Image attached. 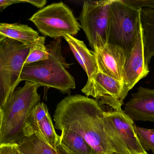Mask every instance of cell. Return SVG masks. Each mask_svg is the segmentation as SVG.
Wrapping results in <instances>:
<instances>
[{
	"mask_svg": "<svg viewBox=\"0 0 154 154\" xmlns=\"http://www.w3.org/2000/svg\"><path fill=\"white\" fill-rule=\"evenodd\" d=\"M53 118L57 129L77 133L95 154L116 151L105 130V112L97 100L80 95L68 96L58 104Z\"/></svg>",
	"mask_w": 154,
	"mask_h": 154,
	"instance_id": "1",
	"label": "cell"
},
{
	"mask_svg": "<svg viewBox=\"0 0 154 154\" xmlns=\"http://www.w3.org/2000/svg\"><path fill=\"white\" fill-rule=\"evenodd\" d=\"M46 46L48 59L23 66L20 81L33 82L39 87L52 88L63 94H70L75 88V81L67 71L70 65L62 55L61 39H55Z\"/></svg>",
	"mask_w": 154,
	"mask_h": 154,
	"instance_id": "2",
	"label": "cell"
},
{
	"mask_svg": "<svg viewBox=\"0 0 154 154\" xmlns=\"http://www.w3.org/2000/svg\"><path fill=\"white\" fill-rule=\"evenodd\" d=\"M37 84L26 81L14 91L2 108L0 144H19L25 137L24 129L34 108L40 101Z\"/></svg>",
	"mask_w": 154,
	"mask_h": 154,
	"instance_id": "3",
	"label": "cell"
},
{
	"mask_svg": "<svg viewBox=\"0 0 154 154\" xmlns=\"http://www.w3.org/2000/svg\"><path fill=\"white\" fill-rule=\"evenodd\" d=\"M141 10L128 5L124 0H113L109 6L107 43L121 49L126 59L142 25Z\"/></svg>",
	"mask_w": 154,
	"mask_h": 154,
	"instance_id": "4",
	"label": "cell"
},
{
	"mask_svg": "<svg viewBox=\"0 0 154 154\" xmlns=\"http://www.w3.org/2000/svg\"><path fill=\"white\" fill-rule=\"evenodd\" d=\"M32 46L0 36V107L2 109L21 82V73Z\"/></svg>",
	"mask_w": 154,
	"mask_h": 154,
	"instance_id": "5",
	"label": "cell"
},
{
	"mask_svg": "<svg viewBox=\"0 0 154 154\" xmlns=\"http://www.w3.org/2000/svg\"><path fill=\"white\" fill-rule=\"evenodd\" d=\"M29 20L35 24L43 36L54 39L66 35L75 36L80 30V24L77 21L72 10L62 2L43 7Z\"/></svg>",
	"mask_w": 154,
	"mask_h": 154,
	"instance_id": "6",
	"label": "cell"
},
{
	"mask_svg": "<svg viewBox=\"0 0 154 154\" xmlns=\"http://www.w3.org/2000/svg\"><path fill=\"white\" fill-rule=\"evenodd\" d=\"M105 130L115 151L121 154H148L142 147L134 121L124 111L105 112Z\"/></svg>",
	"mask_w": 154,
	"mask_h": 154,
	"instance_id": "7",
	"label": "cell"
},
{
	"mask_svg": "<svg viewBox=\"0 0 154 154\" xmlns=\"http://www.w3.org/2000/svg\"><path fill=\"white\" fill-rule=\"evenodd\" d=\"M113 0L84 1L78 20L92 49L107 42L109 6Z\"/></svg>",
	"mask_w": 154,
	"mask_h": 154,
	"instance_id": "8",
	"label": "cell"
},
{
	"mask_svg": "<svg viewBox=\"0 0 154 154\" xmlns=\"http://www.w3.org/2000/svg\"><path fill=\"white\" fill-rule=\"evenodd\" d=\"M82 92L87 97H93L101 105H106L114 111H123L122 106L126 97L123 83L100 71L88 78Z\"/></svg>",
	"mask_w": 154,
	"mask_h": 154,
	"instance_id": "9",
	"label": "cell"
},
{
	"mask_svg": "<svg viewBox=\"0 0 154 154\" xmlns=\"http://www.w3.org/2000/svg\"><path fill=\"white\" fill-rule=\"evenodd\" d=\"M146 64L143 28L141 25L135 44L127 58L124 70V93L126 97L128 92L149 73Z\"/></svg>",
	"mask_w": 154,
	"mask_h": 154,
	"instance_id": "10",
	"label": "cell"
},
{
	"mask_svg": "<svg viewBox=\"0 0 154 154\" xmlns=\"http://www.w3.org/2000/svg\"><path fill=\"white\" fill-rule=\"evenodd\" d=\"M91 51L97 62L98 71L123 83L126 57L124 52L117 46L106 43L95 47Z\"/></svg>",
	"mask_w": 154,
	"mask_h": 154,
	"instance_id": "11",
	"label": "cell"
},
{
	"mask_svg": "<svg viewBox=\"0 0 154 154\" xmlns=\"http://www.w3.org/2000/svg\"><path fill=\"white\" fill-rule=\"evenodd\" d=\"M123 111L134 121L154 122V89L139 87Z\"/></svg>",
	"mask_w": 154,
	"mask_h": 154,
	"instance_id": "12",
	"label": "cell"
},
{
	"mask_svg": "<svg viewBox=\"0 0 154 154\" xmlns=\"http://www.w3.org/2000/svg\"><path fill=\"white\" fill-rule=\"evenodd\" d=\"M64 38L88 78L97 73L98 67L95 57L87 48L84 42L69 35H66Z\"/></svg>",
	"mask_w": 154,
	"mask_h": 154,
	"instance_id": "13",
	"label": "cell"
},
{
	"mask_svg": "<svg viewBox=\"0 0 154 154\" xmlns=\"http://www.w3.org/2000/svg\"><path fill=\"white\" fill-rule=\"evenodd\" d=\"M33 134L38 135L54 149L60 144V136L55 131L50 114L38 121L29 120L24 129V136Z\"/></svg>",
	"mask_w": 154,
	"mask_h": 154,
	"instance_id": "14",
	"label": "cell"
},
{
	"mask_svg": "<svg viewBox=\"0 0 154 154\" xmlns=\"http://www.w3.org/2000/svg\"><path fill=\"white\" fill-rule=\"evenodd\" d=\"M0 36L10 38L27 46L33 45L39 33L29 26L19 23H0Z\"/></svg>",
	"mask_w": 154,
	"mask_h": 154,
	"instance_id": "15",
	"label": "cell"
},
{
	"mask_svg": "<svg viewBox=\"0 0 154 154\" xmlns=\"http://www.w3.org/2000/svg\"><path fill=\"white\" fill-rule=\"evenodd\" d=\"M141 20L144 46L145 61L148 66L154 56V9L145 8L141 9Z\"/></svg>",
	"mask_w": 154,
	"mask_h": 154,
	"instance_id": "16",
	"label": "cell"
},
{
	"mask_svg": "<svg viewBox=\"0 0 154 154\" xmlns=\"http://www.w3.org/2000/svg\"><path fill=\"white\" fill-rule=\"evenodd\" d=\"M60 143L75 154H95L92 147L82 137L70 130H61Z\"/></svg>",
	"mask_w": 154,
	"mask_h": 154,
	"instance_id": "17",
	"label": "cell"
},
{
	"mask_svg": "<svg viewBox=\"0 0 154 154\" xmlns=\"http://www.w3.org/2000/svg\"><path fill=\"white\" fill-rule=\"evenodd\" d=\"M18 148L22 154H58L56 149L35 134L25 137Z\"/></svg>",
	"mask_w": 154,
	"mask_h": 154,
	"instance_id": "18",
	"label": "cell"
},
{
	"mask_svg": "<svg viewBox=\"0 0 154 154\" xmlns=\"http://www.w3.org/2000/svg\"><path fill=\"white\" fill-rule=\"evenodd\" d=\"M45 37L39 36L36 42L31 46L24 66L48 59L49 52L45 45Z\"/></svg>",
	"mask_w": 154,
	"mask_h": 154,
	"instance_id": "19",
	"label": "cell"
},
{
	"mask_svg": "<svg viewBox=\"0 0 154 154\" xmlns=\"http://www.w3.org/2000/svg\"><path fill=\"white\" fill-rule=\"evenodd\" d=\"M134 128L142 147L146 151H151L154 154V129H147L137 126Z\"/></svg>",
	"mask_w": 154,
	"mask_h": 154,
	"instance_id": "20",
	"label": "cell"
},
{
	"mask_svg": "<svg viewBox=\"0 0 154 154\" xmlns=\"http://www.w3.org/2000/svg\"><path fill=\"white\" fill-rule=\"evenodd\" d=\"M126 3L137 9H154V0H124Z\"/></svg>",
	"mask_w": 154,
	"mask_h": 154,
	"instance_id": "21",
	"label": "cell"
},
{
	"mask_svg": "<svg viewBox=\"0 0 154 154\" xmlns=\"http://www.w3.org/2000/svg\"><path fill=\"white\" fill-rule=\"evenodd\" d=\"M0 154H20L17 144H0Z\"/></svg>",
	"mask_w": 154,
	"mask_h": 154,
	"instance_id": "22",
	"label": "cell"
},
{
	"mask_svg": "<svg viewBox=\"0 0 154 154\" xmlns=\"http://www.w3.org/2000/svg\"><path fill=\"white\" fill-rule=\"evenodd\" d=\"M20 3H22V0H0V13L11 5Z\"/></svg>",
	"mask_w": 154,
	"mask_h": 154,
	"instance_id": "23",
	"label": "cell"
},
{
	"mask_svg": "<svg viewBox=\"0 0 154 154\" xmlns=\"http://www.w3.org/2000/svg\"><path fill=\"white\" fill-rule=\"evenodd\" d=\"M22 3H28L36 6L37 8H43L47 3L46 0H22Z\"/></svg>",
	"mask_w": 154,
	"mask_h": 154,
	"instance_id": "24",
	"label": "cell"
},
{
	"mask_svg": "<svg viewBox=\"0 0 154 154\" xmlns=\"http://www.w3.org/2000/svg\"><path fill=\"white\" fill-rule=\"evenodd\" d=\"M56 150L58 154H75L60 143L57 146Z\"/></svg>",
	"mask_w": 154,
	"mask_h": 154,
	"instance_id": "25",
	"label": "cell"
},
{
	"mask_svg": "<svg viewBox=\"0 0 154 154\" xmlns=\"http://www.w3.org/2000/svg\"><path fill=\"white\" fill-rule=\"evenodd\" d=\"M2 117H3V112L2 109L0 107V123L2 122Z\"/></svg>",
	"mask_w": 154,
	"mask_h": 154,
	"instance_id": "26",
	"label": "cell"
},
{
	"mask_svg": "<svg viewBox=\"0 0 154 154\" xmlns=\"http://www.w3.org/2000/svg\"><path fill=\"white\" fill-rule=\"evenodd\" d=\"M109 154H121L117 152H116V151H114V152H111Z\"/></svg>",
	"mask_w": 154,
	"mask_h": 154,
	"instance_id": "27",
	"label": "cell"
}]
</instances>
